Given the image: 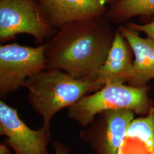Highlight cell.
Wrapping results in <instances>:
<instances>
[{
  "mask_svg": "<svg viewBox=\"0 0 154 154\" xmlns=\"http://www.w3.org/2000/svg\"><path fill=\"white\" fill-rule=\"evenodd\" d=\"M116 31L104 16L63 26L44 44L47 69L95 82L113 43Z\"/></svg>",
  "mask_w": 154,
  "mask_h": 154,
  "instance_id": "cell-1",
  "label": "cell"
},
{
  "mask_svg": "<svg viewBox=\"0 0 154 154\" xmlns=\"http://www.w3.org/2000/svg\"><path fill=\"white\" fill-rule=\"evenodd\" d=\"M24 87L29 104L42 117V126L48 128L58 111L100 89L95 81L77 79L61 70L48 69L29 78Z\"/></svg>",
  "mask_w": 154,
  "mask_h": 154,
  "instance_id": "cell-2",
  "label": "cell"
},
{
  "mask_svg": "<svg viewBox=\"0 0 154 154\" xmlns=\"http://www.w3.org/2000/svg\"><path fill=\"white\" fill-rule=\"evenodd\" d=\"M147 88L125 84L107 85L92 94L83 97L68 108L69 118L83 127H87L95 117L106 111L128 109L143 114L149 111Z\"/></svg>",
  "mask_w": 154,
  "mask_h": 154,
  "instance_id": "cell-3",
  "label": "cell"
},
{
  "mask_svg": "<svg viewBox=\"0 0 154 154\" xmlns=\"http://www.w3.org/2000/svg\"><path fill=\"white\" fill-rule=\"evenodd\" d=\"M56 32L36 0H0L1 43L27 34L39 45H43Z\"/></svg>",
  "mask_w": 154,
  "mask_h": 154,
  "instance_id": "cell-4",
  "label": "cell"
},
{
  "mask_svg": "<svg viewBox=\"0 0 154 154\" xmlns=\"http://www.w3.org/2000/svg\"><path fill=\"white\" fill-rule=\"evenodd\" d=\"M45 45L37 47L17 43L0 46V96L22 87L29 78L47 69Z\"/></svg>",
  "mask_w": 154,
  "mask_h": 154,
  "instance_id": "cell-5",
  "label": "cell"
},
{
  "mask_svg": "<svg viewBox=\"0 0 154 154\" xmlns=\"http://www.w3.org/2000/svg\"><path fill=\"white\" fill-rule=\"evenodd\" d=\"M134 112L128 109L106 111L79 132L80 139L95 154H118Z\"/></svg>",
  "mask_w": 154,
  "mask_h": 154,
  "instance_id": "cell-6",
  "label": "cell"
},
{
  "mask_svg": "<svg viewBox=\"0 0 154 154\" xmlns=\"http://www.w3.org/2000/svg\"><path fill=\"white\" fill-rule=\"evenodd\" d=\"M0 134L3 142L14 154H50L48 146L51 140L50 128L33 130L22 121L17 110L0 102Z\"/></svg>",
  "mask_w": 154,
  "mask_h": 154,
  "instance_id": "cell-7",
  "label": "cell"
},
{
  "mask_svg": "<svg viewBox=\"0 0 154 154\" xmlns=\"http://www.w3.org/2000/svg\"><path fill=\"white\" fill-rule=\"evenodd\" d=\"M51 26L57 30L72 22L104 16L102 0H36Z\"/></svg>",
  "mask_w": 154,
  "mask_h": 154,
  "instance_id": "cell-8",
  "label": "cell"
},
{
  "mask_svg": "<svg viewBox=\"0 0 154 154\" xmlns=\"http://www.w3.org/2000/svg\"><path fill=\"white\" fill-rule=\"evenodd\" d=\"M132 49L118 29L108 57L96 80L100 89L107 85L128 82L134 77Z\"/></svg>",
  "mask_w": 154,
  "mask_h": 154,
  "instance_id": "cell-9",
  "label": "cell"
},
{
  "mask_svg": "<svg viewBox=\"0 0 154 154\" xmlns=\"http://www.w3.org/2000/svg\"><path fill=\"white\" fill-rule=\"evenodd\" d=\"M118 29L130 45L135 56L134 75L128 82V85L144 87L154 79V41L149 37H140L138 31L127 25H122Z\"/></svg>",
  "mask_w": 154,
  "mask_h": 154,
  "instance_id": "cell-10",
  "label": "cell"
},
{
  "mask_svg": "<svg viewBox=\"0 0 154 154\" xmlns=\"http://www.w3.org/2000/svg\"><path fill=\"white\" fill-rule=\"evenodd\" d=\"M118 154H154V108L146 117L132 121Z\"/></svg>",
  "mask_w": 154,
  "mask_h": 154,
  "instance_id": "cell-11",
  "label": "cell"
},
{
  "mask_svg": "<svg viewBox=\"0 0 154 154\" xmlns=\"http://www.w3.org/2000/svg\"><path fill=\"white\" fill-rule=\"evenodd\" d=\"M154 14V0H118L109 6L104 17L109 22L122 23L135 16Z\"/></svg>",
  "mask_w": 154,
  "mask_h": 154,
  "instance_id": "cell-12",
  "label": "cell"
},
{
  "mask_svg": "<svg viewBox=\"0 0 154 154\" xmlns=\"http://www.w3.org/2000/svg\"><path fill=\"white\" fill-rule=\"evenodd\" d=\"M126 25L138 31L139 33L142 32L145 33L147 37L152 39L154 41V20L151 22L144 25H140L134 23H127Z\"/></svg>",
  "mask_w": 154,
  "mask_h": 154,
  "instance_id": "cell-13",
  "label": "cell"
},
{
  "mask_svg": "<svg viewBox=\"0 0 154 154\" xmlns=\"http://www.w3.org/2000/svg\"><path fill=\"white\" fill-rule=\"evenodd\" d=\"M52 146L55 151V154H69L70 149L63 143L57 140L52 142Z\"/></svg>",
  "mask_w": 154,
  "mask_h": 154,
  "instance_id": "cell-14",
  "label": "cell"
},
{
  "mask_svg": "<svg viewBox=\"0 0 154 154\" xmlns=\"http://www.w3.org/2000/svg\"><path fill=\"white\" fill-rule=\"evenodd\" d=\"M10 148L3 143L0 144V154H11Z\"/></svg>",
  "mask_w": 154,
  "mask_h": 154,
  "instance_id": "cell-15",
  "label": "cell"
},
{
  "mask_svg": "<svg viewBox=\"0 0 154 154\" xmlns=\"http://www.w3.org/2000/svg\"><path fill=\"white\" fill-rule=\"evenodd\" d=\"M103 1H104L105 3H107L108 4H109L110 5H111L114 4H115L116 2H117L118 0H102Z\"/></svg>",
  "mask_w": 154,
  "mask_h": 154,
  "instance_id": "cell-16",
  "label": "cell"
}]
</instances>
